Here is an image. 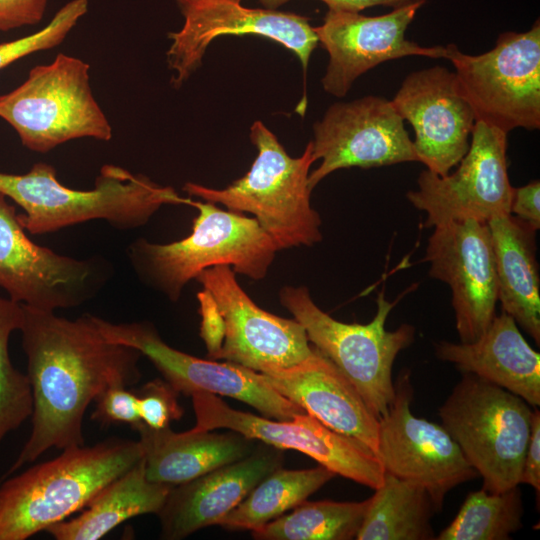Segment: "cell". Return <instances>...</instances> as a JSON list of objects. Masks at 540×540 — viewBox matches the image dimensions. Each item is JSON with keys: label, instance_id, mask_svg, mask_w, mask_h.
Here are the masks:
<instances>
[{"label": "cell", "instance_id": "cell-1", "mask_svg": "<svg viewBox=\"0 0 540 540\" xmlns=\"http://www.w3.org/2000/svg\"><path fill=\"white\" fill-rule=\"evenodd\" d=\"M22 306L19 331L32 391V429L0 481L49 449L84 445L83 419L90 403L111 386L128 387L141 378L142 354L107 340L91 314L67 319Z\"/></svg>", "mask_w": 540, "mask_h": 540}, {"label": "cell", "instance_id": "cell-2", "mask_svg": "<svg viewBox=\"0 0 540 540\" xmlns=\"http://www.w3.org/2000/svg\"><path fill=\"white\" fill-rule=\"evenodd\" d=\"M0 191L23 209L22 227L32 235L104 220L119 231L144 226L164 205H190L174 188L161 186L143 174L112 164L103 165L90 190L64 186L55 168L35 163L24 174L0 171Z\"/></svg>", "mask_w": 540, "mask_h": 540}, {"label": "cell", "instance_id": "cell-3", "mask_svg": "<svg viewBox=\"0 0 540 540\" xmlns=\"http://www.w3.org/2000/svg\"><path fill=\"white\" fill-rule=\"evenodd\" d=\"M143 459L139 441L112 437L73 446L0 481V540H25L81 511Z\"/></svg>", "mask_w": 540, "mask_h": 540}, {"label": "cell", "instance_id": "cell-4", "mask_svg": "<svg viewBox=\"0 0 540 540\" xmlns=\"http://www.w3.org/2000/svg\"><path fill=\"white\" fill-rule=\"evenodd\" d=\"M198 214L192 232L171 243L138 238L126 254L137 278L148 288L177 302L191 280L207 268L227 265L253 280L265 278L279 249L255 218L194 201Z\"/></svg>", "mask_w": 540, "mask_h": 540}, {"label": "cell", "instance_id": "cell-5", "mask_svg": "<svg viewBox=\"0 0 540 540\" xmlns=\"http://www.w3.org/2000/svg\"><path fill=\"white\" fill-rule=\"evenodd\" d=\"M250 140L257 156L243 177L223 189L187 182L183 191L233 212L253 214L279 250L320 242L322 221L311 205L308 184L315 162L312 141L293 158L261 121L252 124Z\"/></svg>", "mask_w": 540, "mask_h": 540}, {"label": "cell", "instance_id": "cell-6", "mask_svg": "<svg viewBox=\"0 0 540 540\" xmlns=\"http://www.w3.org/2000/svg\"><path fill=\"white\" fill-rule=\"evenodd\" d=\"M532 414L521 397L471 373L439 408L441 425L491 493L519 486Z\"/></svg>", "mask_w": 540, "mask_h": 540}, {"label": "cell", "instance_id": "cell-7", "mask_svg": "<svg viewBox=\"0 0 540 540\" xmlns=\"http://www.w3.org/2000/svg\"><path fill=\"white\" fill-rule=\"evenodd\" d=\"M280 304L305 329L307 338L354 385L373 414L380 419L395 397L392 368L397 355L415 337V328L402 324L388 331L385 323L395 302L382 290L377 311L367 324L344 323L331 317L313 301L306 286H284Z\"/></svg>", "mask_w": 540, "mask_h": 540}, {"label": "cell", "instance_id": "cell-8", "mask_svg": "<svg viewBox=\"0 0 540 540\" xmlns=\"http://www.w3.org/2000/svg\"><path fill=\"white\" fill-rule=\"evenodd\" d=\"M89 68L85 61L60 53L0 96V117L27 149L46 153L73 139L112 138V127L91 90Z\"/></svg>", "mask_w": 540, "mask_h": 540}, {"label": "cell", "instance_id": "cell-9", "mask_svg": "<svg viewBox=\"0 0 540 540\" xmlns=\"http://www.w3.org/2000/svg\"><path fill=\"white\" fill-rule=\"evenodd\" d=\"M445 47L475 121L507 134L516 128L539 129V20L526 32L500 34L495 46L480 55L465 54L453 43Z\"/></svg>", "mask_w": 540, "mask_h": 540}, {"label": "cell", "instance_id": "cell-10", "mask_svg": "<svg viewBox=\"0 0 540 540\" xmlns=\"http://www.w3.org/2000/svg\"><path fill=\"white\" fill-rule=\"evenodd\" d=\"M113 273L100 255L77 259L34 243L0 191V288L11 300L45 311L77 307L96 297Z\"/></svg>", "mask_w": 540, "mask_h": 540}, {"label": "cell", "instance_id": "cell-11", "mask_svg": "<svg viewBox=\"0 0 540 540\" xmlns=\"http://www.w3.org/2000/svg\"><path fill=\"white\" fill-rule=\"evenodd\" d=\"M198 430L227 429L278 449L304 453L347 479L379 488L385 471L367 447L324 425L308 413L292 420H276L233 409L217 395H191Z\"/></svg>", "mask_w": 540, "mask_h": 540}, {"label": "cell", "instance_id": "cell-12", "mask_svg": "<svg viewBox=\"0 0 540 540\" xmlns=\"http://www.w3.org/2000/svg\"><path fill=\"white\" fill-rule=\"evenodd\" d=\"M469 149L453 173L440 176L428 169L407 199L427 214L426 227L450 220L489 222L510 214L513 187L507 172V133L475 121Z\"/></svg>", "mask_w": 540, "mask_h": 540}, {"label": "cell", "instance_id": "cell-13", "mask_svg": "<svg viewBox=\"0 0 540 540\" xmlns=\"http://www.w3.org/2000/svg\"><path fill=\"white\" fill-rule=\"evenodd\" d=\"M92 319L107 340L133 347L147 357L178 394L230 397L276 420L307 413L265 383L257 371L228 361L204 360L169 346L149 321L112 323L94 315Z\"/></svg>", "mask_w": 540, "mask_h": 540}, {"label": "cell", "instance_id": "cell-14", "mask_svg": "<svg viewBox=\"0 0 540 540\" xmlns=\"http://www.w3.org/2000/svg\"><path fill=\"white\" fill-rule=\"evenodd\" d=\"M395 397L379 419L377 457L385 473L425 489L435 512L456 486L478 476L442 425L415 416L410 409V374L398 376Z\"/></svg>", "mask_w": 540, "mask_h": 540}, {"label": "cell", "instance_id": "cell-15", "mask_svg": "<svg viewBox=\"0 0 540 540\" xmlns=\"http://www.w3.org/2000/svg\"><path fill=\"white\" fill-rule=\"evenodd\" d=\"M184 17L166 53L175 72L171 83L181 86L201 65L202 58L217 37L257 35L272 39L294 53L306 71L318 38L309 18L275 9L247 8L240 0H174Z\"/></svg>", "mask_w": 540, "mask_h": 540}, {"label": "cell", "instance_id": "cell-16", "mask_svg": "<svg viewBox=\"0 0 540 540\" xmlns=\"http://www.w3.org/2000/svg\"><path fill=\"white\" fill-rule=\"evenodd\" d=\"M313 133V157L321 163L309 173L311 190L339 169L419 162L404 120L383 97L334 103L315 122Z\"/></svg>", "mask_w": 540, "mask_h": 540}, {"label": "cell", "instance_id": "cell-17", "mask_svg": "<svg viewBox=\"0 0 540 540\" xmlns=\"http://www.w3.org/2000/svg\"><path fill=\"white\" fill-rule=\"evenodd\" d=\"M227 265L205 269L195 280L212 297L224 323V339L216 360L262 372L288 368L313 352L304 327L265 311L242 289Z\"/></svg>", "mask_w": 540, "mask_h": 540}, {"label": "cell", "instance_id": "cell-18", "mask_svg": "<svg viewBox=\"0 0 540 540\" xmlns=\"http://www.w3.org/2000/svg\"><path fill=\"white\" fill-rule=\"evenodd\" d=\"M424 261L429 263V275L451 288L460 342L476 341L496 315L498 301L488 223L464 219L435 225Z\"/></svg>", "mask_w": 540, "mask_h": 540}, {"label": "cell", "instance_id": "cell-19", "mask_svg": "<svg viewBox=\"0 0 540 540\" xmlns=\"http://www.w3.org/2000/svg\"><path fill=\"white\" fill-rule=\"evenodd\" d=\"M425 1L393 8L380 16L328 9L323 23L314 27L318 44L329 55L321 80L323 89L344 97L359 76L383 62L406 56L446 58L445 46L424 47L405 37Z\"/></svg>", "mask_w": 540, "mask_h": 540}, {"label": "cell", "instance_id": "cell-20", "mask_svg": "<svg viewBox=\"0 0 540 540\" xmlns=\"http://www.w3.org/2000/svg\"><path fill=\"white\" fill-rule=\"evenodd\" d=\"M391 102L413 127L419 162L440 176L450 173L467 153L475 124L455 73L438 65L412 72Z\"/></svg>", "mask_w": 540, "mask_h": 540}, {"label": "cell", "instance_id": "cell-21", "mask_svg": "<svg viewBox=\"0 0 540 540\" xmlns=\"http://www.w3.org/2000/svg\"><path fill=\"white\" fill-rule=\"evenodd\" d=\"M282 450L256 444L246 457L172 486L156 514L160 538L181 540L219 521L267 475L281 467Z\"/></svg>", "mask_w": 540, "mask_h": 540}, {"label": "cell", "instance_id": "cell-22", "mask_svg": "<svg viewBox=\"0 0 540 540\" xmlns=\"http://www.w3.org/2000/svg\"><path fill=\"white\" fill-rule=\"evenodd\" d=\"M259 375L280 395L377 456L379 419L354 385L314 346L312 354L301 363Z\"/></svg>", "mask_w": 540, "mask_h": 540}, {"label": "cell", "instance_id": "cell-23", "mask_svg": "<svg viewBox=\"0 0 540 540\" xmlns=\"http://www.w3.org/2000/svg\"><path fill=\"white\" fill-rule=\"evenodd\" d=\"M435 354L462 373L474 374L525 400L540 405V354L525 340L515 320L495 315L486 331L472 343L441 341Z\"/></svg>", "mask_w": 540, "mask_h": 540}, {"label": "cell", "instance_id": "cell-24", "mask_svg": "<svg viewBox=\"0 0 540 540\" xmlns=\"http://www.w3.org/2000/svg\"><path fill=\"white\" fill-rule=\"evenodd\" d=\"M132 428L139 435L147 478L171 487L240 460L256 446L255 440L231 430L174 432L170 427L152 429L141 421Z\"/></svg>", "mask_w": 540, "mask_h": 540}, {"label": "cell", "instance_id": "cell-25", "mask_svg": "<svg viewBox=\"0 0 540 540\" xmlns=\"http://www.w3.org/2000/svg\"><path fill=\"white\" fill-rule=\"evenodd\" d=\"M502 311L540 344V278L536 259L539 228L512 214L488 222Z\"/></svg>", "mask_w": 540, "mask_h": 540}, {"label": "cell", "instance_id": "cell-26", "mask_svg": "<svg viewBox=\"0 0 540 540\" xmlns=\"http://www.w3.org/2000/svg\"><path fill=\"white\" fill-rule=\"evenodd\" d=\"M171 486L150 481L143 459L103 487L81 513L45 531L56 540H97L121 523L143 514H157Z\"/></svg>", "mask_w": 540, "mask_h": 540}, {"label": "cell", "instance_id": "cell-27", "mask_svg": "<svg viewBox=\"0 0 540 540\" xmlns=\"http://www.w3.org/2000/svg\"><path fill=\"white\" fill-rule=\"evenodd\" d=\"M435 512L422 487L385 473L382 485L369 498L357 540L435 539L431 517Z\"/></svg>", "mask_w": 540, "mask_h": 540}, {"label": "cell", "instance_id": "cell-28", "mask_svg": "<svg viewBox=\"0 0 540 540\" xmlns=\"http://www.w3.org/2000/svg\"><path fill=\"white\" fill-rule=\"evenodd\" d=\"M336 474L319 465L310 469L277 468L218 523L227 530H256L292 510Z\"/></svg>", "mask_w": 540, "mask_h": 540}, {"label": "cell", "instance_id": "cell-29", "mask_svg": "<svg viewBox=\"0 0 540 540\" xmlns=\"http://www.w3.org/2000/svg\"><path fill=\"white\" fill-rule=\"evenodd\" d=\"M369 499L361 502L304 501L289 513L253 530L258 540L355 539Z\"/></svg>", "mask_w": 540, "mask_h": 540}, {"label": "cell", "instance_id": "cell-30", "mask_svg": "<svg viewBox=\"0 0 540 540\" xmlns=\"http://www.w3.org/2000/svg\"><path fill=\"white\" fill-rule=\"evenodd\" d=\"M523 503L518 486L504 492L485 489L467 495L454 520L437 540H507L522 528Z\"/></svg>", "mask_w": 540, "mask_h": 540}, {"label": "cell", "instance_id": "cell-31", "mask_svg": "<svg viewBox=\"0 0 540 540\" xmlns=\"http://www.w3.org/2000/svg\"><path fill=\"white\" fill-rule=\"evenodd\" d=\"M24 319L23 306L0 295V443L17 430L33 411L28 376L12 364L9 340Z\"/></svg>", "mask_w": 540, "mask_h": 540}, {"label": "cell", "instance_id": "cell-32", "mask_svg": "<svg viewBox=\"0 0 540 540\" xmlns=\"http://www.w3.org/2000/svg\"><path fill=\"white\" fill-rule=\"evenodd\" d=\"M87 9L88 0H71L61 7L41 30L20 39L0 43V69L32 53L58 46Z\"/></svg>", "mask_w": 540, "mask_h": 540}, {"label": "cell", "instance_id": "cell-33", "mask_svg": "<svg viewBox=\"0 0 540 540\" xmlns=\"http://www.w3.org/2000/svg\"><path fill=\"white\" fill-rule=\"evenodd\" d=\"M136 395L141 422L152 429L169 427L172 420L183 415L178 393L165 380L157 378L147 382Z\"/></svg>", "mask_w": 540, "mask_h": 540}, {"label": "cell", "instance_id": "cell-34", "mask_svg": "<svg viewBox=\"0 0 540 540\" xmlns=\"http://www.w3.org/2000/svg\"><path fill=\"white\" fill-rule=\"evenodd\" d=\"M95 402L91 418L103 426L129 424L132 427L141 421L137 395L127 390V387L111 386Z\"/></svg>", "mask_w": 540, "mask_h": 540}, {"label": "cell", "instance_id": "cell-35", "mask_svg": "<svg viewBox=\"0 0 540 540\" xmlns=\"http://www.w3.org/2000/svg\"><path fill=\"white\" fill-rule=\"evenodd\" d=\"M48 0H0V31L39 23Z\"/></svg>", "mask_w": 540, "mask_h": 540}, {"label": "cell", "instance_id": "cell-36", "mask_svg": "<svg viewBox=\"0 0 540 540\" xmlns=\"http://www.w3.org/2000/svg\"><path fill=\"white\" fill-rule=\"evenodd\" d=\"M197 298L201 315L200 336L206 345L208 356L216 360L224 339L223 319L206 290L197 293Z\"/></svg>", "mask_w": 540, "mask_h": 540}, {"label": "cell", "instance_id": "cell-37", "mask_svg": "<svg viewBox=\"0 0 540 540\" xmlns=\"http://www.w3.org/2000/svg\"><path fill=\"white\" fill-rule=\"evenodd\" d=\"M540 182L534 180L524 186L514 188L510 214L540 228Z\"/></svg>", "mask_w": 540, "mask_h": 540}, {"label": "cell", "instance_id": "cell-38", "mask_svg": "<svg viewBox=\"0 0 540 540\" xmlns=\"http://www.w3.org/2000/svg\"><path fill=\"white\" fill-rule=\"evenodd\" d=\"M528 484L540 491V412L533 410L530 439L525 453L520 484Z\"/></svg>", "mask_w": 540, "mask_h": 540}, {"label": "cell", "instance_id": "cell-39", "mask_svg": "<svg viewBox=\"0 0 540 540\" xmlns=\"http://www.w3.org/2000/svg\"><path fill=\"white\" fill-rule=\"evenodd\" d=\"M266 9H276L290 0H258ZM328 9L360 12L374 6L397 8L420 0H320Z\"/></svg>", "mask_w": 540, "mask_h": 540}, {"label": "cell", "instance_id": "cell-40", "mask_svg": "<svg viewBox=\"0 0 540 540\" xmlns=\"http://www.w3.org/2000/svg\"><path fill=\"white\" fill-rule=\"evenodd\" d=\"M241 1V0H240Z\"/></svg>", "mask_w": 540, "mask_h": 540}]
</instances>
